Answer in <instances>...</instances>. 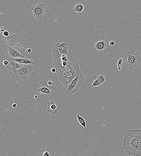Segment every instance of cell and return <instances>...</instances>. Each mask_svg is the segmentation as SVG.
<instances>
[{
  "mask_svg": "<svg viewBox=\"0 0 141 156\" xmlns=\"http://www.w3.org/2000/svg\"><path fill=\"white\" fill-rule=\"evenodd\" d=\"M138 138V129H131L125 133L122 148L127 154L134 156L137 145Z\"/></svg>",
  "mask_w": 141,
  "mask_h": 156,
  "instance_id": "cell-1",
  "label": "cell"
},
{
  "mask_svg": "<svg viewBox=\"0 0 141 156\" xmlns=\"http://www.w3.org/2000/svg\"><path fill=\"white\" fill-rule=\"evenodd\" d=\"M53 58L54 60V66L56 70L59 79L63 85L64 84L67 72L65 70L64 67L62 65L61 60L62 55L59 52L58 50L53 48Z\"/></svg>",
  "mask_w": 141,
  "mask_h": 156,
  "instance_id": "cell-2",
  "label": "cell"
},
{
  "mask_svg": "<svg viewBox=\"0 0 141 156\" xmlns=\"http://www.w3.org/2000/svg\"><path fill=\"white\" fill-rule=\"evenodd\" d=\"M122 59H124L126 67L131 71L133 70L140 63L141 59L139 53L134 50L125 52L122 55Z\"/></svg>",
  "mask_w": 141,
  "mask_h": 156,
  "instance_id": "cell-3",
  "label": "cell"
},
{
  "mask_svg": "<svg viewBox=\"0 0 141 156\" xmlns=\"http://www.w3.org/2000/svg\"><path fill=\"white\" fill-rule=\"evenodd\" d=\"M84 78L81 72L79 74L76 78L67 86H63L62 90L69 96L72 95L77 92L79 89L84 81Z\"/></svg>",
  "mask_w": 141,
  "mask_h": 156,
  "instance_id": "cell-4",
  "label": "cell"
},
{
  "mask_svg": "<svg viewBox=\"0 0 141 156\" xmlns=\"http://www.w3.org/2000/svg\"><path fill=\"white\" fill-rule=\"evenodd\" d=\"M48 82L47 80H43L41 81L37 92H41L49 95L55 96L57 94L58 89L56 87L49 85Z\"/></svg>",
  "mask_w": 141,
  "mask_h": 156,
  "instance_id": "cell-5",
  "label": "cell"
},
{
  "mask_svg": "<svg viewBox=\"0 0 141 156\" xmlns=\"http://www.w3.org/2000/svg\"><path fill=\"white\" fill-rule=\"evenodd\" d=\"M46 5V4L43 3L33 5L31 9L35 19L38 20H41L43 19L45 14Z\"/></svg>",
  "mask_w": 141,
  "mask_h": 156,
  "instance_id": "cell-6",
  "label": "cell"
},
{
  "mask_svg": "<svg viewBox=\"0 0 141 156\" xmlns=\"http://www.w3.org/2000/svg\"><path fill=\"white\" fill-rule=\"evenodd\" d=\"M33 68L29 65H23L20 68L17 70L15 74L17 78L26 80L27 77L32 73Z\"/></svg>",
  "mask_w": 141,
  "mask_h": 156,
  "instance_id": "cell-7",
  "label": "cell"
},
{
  "mask_svg": "<svg viewBox=\"0 0 141 156\" xmlns=\"http://www.w3.org/2000/svg\"><path fill=\"white\" fill-rule=\"evenodd\" d=\"M81 72L80 68H76L67 72L63 86H67Z\"/></svg>",
  "mask_w": 141,
  "mask_h": 156,
  "instance_id": "cell-8",
  "label": "cell"
},
{
  "mask_svg": "<svg viewBox=\"0 0 141 156\" xmlns=\"http://www.w3.org/2000/svg\"><path fill=\"white\" fill-rule=\"evenodd\" d=\"M7 60L8 62V64L6 66V68L14 73L15 74H16L17 70L20 68L23 65L17 63L12 58H10Z\"/></svg>",
  "mask_w": 141,
  "mask_h": 156,
  "instance_id": "cell-9",
  "label": "cell"
},
{
  "mask_svg": "<svg viewBox=\"0 0 141 156\" xmlns=\"http://www.w3.org/2000/svg\"><path fill=\"white\" fill-rule=\"evenodd\" d=\"M54 48L58 50L62 55H67L69 54L68 48L67 43H61L57 42L54 46Z\"/></svg>",
  "mask_w": 141,
  "mask_h": 156,
  "instance_id": "cell-10",
  "label": "cell"
},
{
  "mask_svg": "<svg viewBox=\"0 0 141 156\" xmlns=\"http://www.w3.org/2000/svg\"><path fill=\"white\" fill-rule=\"evenodd\" d=\"M133 156H141V129H138V144Z\"/></svg>",
  "mask_w": 141,
  "mask_h": 156,
  "instance_id": "cell-11",
  "label": "cell"
},
{
  "mask_svg": "<svg viewBox=\"0 0 141 156\" xmlns=\"http://www.w3.org/2000/svg\"><path fill=\"white\" fill-rule=\"evenodd\" d=\"M17 63L22 65L34 64V63L33 60L26 57H18L13 59Z\"/></svg>",
  "mask_w": 141,
  "mask_h": 156,
  "instance_id": "cell-12",
  "label": "cell"
},
{
  "mask_svg": "<svg viewBox=\"0 0 141 156\" xmlns=\"http://www.w3.org/2000/svg\"><path fill=\"white\" fill-rule=\"evenodd\" d=\"M106 42L104 40H100L97 42L94 45V48L99 53H102L107 47Z\"/></svg>",
  "mask_w": 141,
  "mask_h": 156,
  "instance_id": "cell-13",
  "label": "cell"
},
{
  "mask_svg": "<svg viewBox=\"0 0 141 156\" xmlns=\"http://www.w3.org/2000/svg\"><path fill=\"white\" fill-rule=\"evenodd\" d=\"M8 52L9 57L13 59L25 57L21 54L19 51L10 47H8Z\"/></svg>",
  "mask_w": 141,
  "mask_h": 156,
  "instance_id": "cell-14",
  "label": "cell"
},
{
  "mask_svg": "<svg viewBox=\"0 0 141 156\" xmlns=\"http://www.w3.org/2000/svg\"><path fill=\"white\" fill-rule=\"evenodd\" d=\"M48 106L47 109V113L56 114L57 113V111L56 110V106L55 103L53 101H51L47 104Z\"/></svg>",
  "mask_w": 141,
  "mask_h": 156,
  "instance_id": "cell-15",
  "label": "cell"
},
{
  "mask_svg": "<svg viewBox=\"0 0 141 156\" xmlns=\"http://www.w3.org/2000/svg\"><path fill=\"white\" fill-rule=\"evenodd\" d=\"M84 9V5L81 3H78L75 6L73 11L74 12L80 13L83 12Z\"/></svg>",
  "mask_w": 141,
  "mask_h": 156,
  "instance_id": "cell-16",
  "label": "cell"
},
{
  "mask_svg": "<svg viewBox=\"0 0 141 156\" xmlns=\"http://www.w3.org/2000/svg\"><path fill=\"white\" fill-rule=\"evenodd\" d=\"M77 118H78L79 122L81 124V125L84 126L85 129H86L87 128L86 127L85 122L84 119L79 115H77Z\"/></svg>",
  "mask_w": 141,
  "mask_h": 156,
  "instance_id": "cell-17",
  "label": "cell"
},
{
  "mask_svg": "<svg viewBox=\"0 0 141 156\" xmlns=\"http://www.w3.org/2000/svg\"><path fill=\"white\" fill-rule=\"evenodd\" d=\"M97 78L98 79L99 81L102 84L104 83L105 82L106 78L105 77H104L103 74H101V75L99 76Z\"/></svg>",
  "mask_w": 141,
  "mask_h": 156,
  "instance_id": "cell-18",
  "label": "cell"
},
{
  "mask_svg": "<svg viewBox=\"0 0 141 156\" xmlns=\"http://www.w3.org/2000/svg\"><path fill=\"white\" fill-rule=\"evenodd\" d=\"M101 84H101V83L99 81L98 79L97 78L93 82L91 86L92 87H98L100 86Z\"/></svg>",
  "mask_w": 141,
  "mask_h": 156,
  "instance_id": "cell-19",
  "label": "cell"
},
{
  "mask_svg": "<svg viewBox=\"0 0 141 156\" xmlns=\"http://www.w3.org/2000/svg\"><path fill=\"white\" fill-rule=\"evenodd\" d=\"M61 60L62 62H67L68 60L66 55H61Z\"/></svg>",
  "mask_w": 141,
  "mask_h": 156,
  "instance_id": "cell-20",
  "label": "cell"
},
{
  "mask_svg": "<svg viewBox=\"0 0 141 156\" xmlns=\"http://www.w3.org/2000/svg\"><path fill=\"white\" fill-rule=\"evenodd\" d=\"M9 32L7 30L4 31L3 32V35L5 37H8L9 36Z\"/></svg>",
  "mask_w": 141,
  "mask_h": 156,
  "instance_id": "cell-21",
  "label": "cell"
},
{
  "mask_svg": "<svg viewBox=\"0 0 141 156\" xmlns=\"http://www.w3.org/2000/svg\"><path fill=\"white\" fill-rule=\"evenodd\" d=\"M122 59H119L118 61L117 65L119 67H120V66L122 64Z\"/></svg>",
  "mask_w": 141,
  "mask_h": 156,
  "instance_id": "cell-22",
  "label": "cell"
},
{
  "mask_svg": "<svg viewBox=\"0 0 141 156\" xmlns=\"http://www.w3.org/2000/svg\"><path fill=\"white\" fill-rule=\"evenodd\" d=\"M48 84L49 85L53 86L54 85L55 83H54L53 82V81L50 80V81H48Z\"/></svg>",
  "mask_w": 141,
  "mask_h": 156,
  "instance_id": "cell-23",
  "label": "cell"
},
{
  "mask_svg": "<svg viewBox=\"0 0 141 156\" xmlns=\"http://www.w3.org/2000/svg\"><path fill=\"white\" fill-rule=\"evenodd\" d=\"M50 154L48 151H46L43 153V156H50Z\"/></svg>",
  "mask_w": 141,
  "mask_h": 156,
  "instance_id": "cell-24",
  "label": "cell"
},
{
  "mask_svg": "<svg viewBox=\"0 0 141 156\" xmlns=\"http://www.w3.org/2000/svg\"><path fill=\"white\" fill-rule=\"evenodd\" d=\"M31 50L30 48H28L26 50L25 52L27 54H29V53H30L31 52Z\"/></svg>",
  "mask_w": 141,
  "mask_h": 156,
  "instance_id": "cell-25",
  "label": "cell"
},
{
  "mask_svg": "<svg viewBox=\"0 0 141 156\" xmlns=\"http://www.w3.org/2000/svg\"><path fill=\"white\" fill-rule=\"evenodd\" d=\"M3 64L4 65H5V66L8 65V60H4V61L3 62Z\"/></svg>",
  "mask_w": 141,
  "mask_h": 156,
  "instance_id": "cell-26",
  "label": "cell"
},
{
  "mask_svg": "<svg viewBox=\"0 0 141 156\" xmlns=\"http://www.w3.org/2000/svg\"><path fill=\"white\" fill-rule=\"evenodd\" d=\"M67 62H62V65L63 67L67 66Z\"/></svg>",
  "mask_w": 141,
  "mask_h": 156,
  "instance_id": "cell-27",
  "label": "cell"
},
{
  "mask_svg": "<svg viewBox=\"0 0 141 156\" xmlns=\"http://www.w3.org/2000/svg\"><path fill=\"white\" fill-rule=\"evenodd\" d=\"M110 45L111 46H113L115 44V42L114 41H111L109 43Z\"/></svg>",
  "mask_w": 141,
  "mask_h": 156,
  "instance_id": "cell-28",
  "label": "cell"
},
{
  "mask_svg": "<svg viewBox=\"0 0 141 156\" xmlns=\"http://www.w3.org/2000/svg\"><path fill=\"white\" fill-rule=\"evenodd\" d=\"M51 71L53 73H55L56 72V68H53L51 69Z\"/></svg>",
  "mask_w": 141,
  "mask_h": 156,
  "instance_id": "cell-29",
  "label": "cell"
},
{
  "mask_svg": "<svg viewBox=\"0 0 141 156\" xmlns=\"http://www.w3.org/2000/svg\"><path fill=\"white\" fill-rule=\"evenodd\" d=\"M12 106L14 108H16L17 107V104L16 103L13 104Z\"/></svg>",
  "mask_w": 141,
  "mask_h": 156,
  "instance_id": "cell-30",
  "label": "cell"
},
{
  "mask_svg": "<svg viewBox=\"0 0 141 156\" xmlns=\"http://www.w3.org/2000/svg\"><path fill=\"white\" fill-rule=\"evenodd\" d=\"M121 69H122V68H120V67H118V69H119V70H120Z\"/></svg>",
  "mask_w": 141,
  "mask_h": 156,
  "instance_id": "cell-31",
  "label": "cell"
}]
</instances>
